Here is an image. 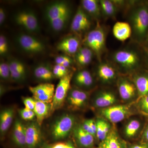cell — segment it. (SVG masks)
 <instances>
[{
  "mask_svg": "<svg viewBox=\"0 0 148 148\" xmlns=\"http://www.w3.org/2000/svg\"><path fill=\"white\" fill-rule=\"evenodd\" d=\"M130 8L127 18L132 29L131 36L135 41L143 43L148 31V2L135 4Z\"/></svg>",
  "mask_w": 148,
  "mask_h": 148,
  "instance_id": "6da1fadb",
  "label": "cell"
},
{
  "mask_svg": "<svg viewBox=\"0 0 148 148\" xmlns=\"http://www.w3.org/2000/svg\"><path fill=\"white\" fill-rule=\"evenodd\" d=\"M106 29L97 22L96 27L86 34L82 42L84 46L91 49L97 58L101 60L106 50Z\"/></svg>",
  "mask_w": 148,
  "mask_h": 148,
  "instance_id": "7a4b0ae2",
  "label": "cell"
},
{
  "mask_svg": "<svg viewBox=\"0 0 148 148\" xmlns=\"http://www.w3.org/2000/svg\"><path fill=\"white\" fill-rule=\"evenodd\" d=\"M112 58L115 64L126 71H134L141 65L140 55L132 49L117 50L113 54Z\"/></svg>",
  "mask_w": 148,
  "mask_h": 148,
  "instance_id": "3957f363",
  "label": "cell"
},
{
  "mask_svg": "<svg viewBox=\"0 0 148 148\" xmlns=\"http://www.w3.org/2000/svg\"><path fill=\"white\" fill-rule=\"evenodd\" d=\"M75 117L66 114L59 117L52 124L51 135L54 140H63L73 131L75 126Z\"/></svg>",
  "mask_w": 148,
  "mask_h": 148,
  "instance_id": "277c9868",
  "label": "cell"
},
{
  "mask_svg": "<svg viewBox=\"0 0 148 148\" xmlns=\"http://www.w3.org/2000/svg\"><path fill=\"white\" fill-rule=\"evenodd\" d=\"M73 73H71L60 79L55 89L53 101L51 105V112L61 109L64 106L71 89V82Z\"/></svg>",
  "mask_w": 148,
  "mask_h": 148,
  "instance_id": "5b68a950",
  "label": "cell"
},
{
  "mask_svg": "<svg viewBox=\"0 0 148 148\" xmlns=\"http://www.w3.org/2000/svg\"><path fill=\"white\" fill-rule=\"evenodd\" d=\"M16 41L19 47L27 53L37 54L45 49V45L42 41L31 35L19 34L16 37Z\"/></svg>",
  "mask_w": 148,
  "mask_h": 148,
  "instance_id": "8992f818",
  "label": "cell"
},
{
  "mask_svg": "<svg viewBox=\"0 0 148 148\" xmlns=\"http://www.w3.org/2000/svg\"><path fill=\"white\" fill-rule=\"evenodd\" d=\"M14 21L17 25L32 33L39 32L40 25L36 14L33 11L25 10L15 14Z\"/></svg>",
  "mask_w": 148,
  "mask_h": 148,
  "instance_id": "52a82bcc",
  "label": "cell"
},
{
  "mask_svg": "<svg viewBox=\"0 0 148 148\" xmlns=\"http://www.w3.org/2000/svg\"><path fill=\"white\" fill-rule=\"evenodd\" d=\"M29 88L35 100L49 104L52 103L55 91L54 85L42 83L36 86H29Z\"/></svg>",
  "mask_w": 148,
  "mask_h": 148,
  "instance_id": "ba28073f",
  "label": "cell"
},
{
  "mask_svg": "<svg viewBox=\"0 0 148 148\" xmlns=\"http://www.w3.org/2000/svg\"><path fill=\"white\" fill-rule=\"evenodd\" d=\"M69 13H71V8L68 3L58 1L49 5L46 8L45 18L49 24Z\"/></svg>",
  "mask_w": 148,
  "mask_h": 148,
  "instance_id": "9c48e42d",
  "label": "cell"
},
{
  "mask_svg": "<svg viewBox=\"0 0 148 148\" xmlns=\"http://www.w3.org/2000/svg\"><path fill=\"white\" fill-rule=\"evenodd\" d=\"M90 16L81 6L79 7L71 24L72 32L79 34L89 30L91 26Z\"/></svg>",
  "mask_w": 148,
  "mask_h": 148,
  "instance_id": "30bf717a",
  "label": "cell"
},
{
  "mask_svg": "<svg viewBox=\"0 0 148 148\" xmlns=\"http://www.w3.org/2000/svg\"><path fill=\"white\" fill-rule=\"evenodd\" d=\"M40 127L37 122H32L25 125L26 148H37L42 141Z\"/></svg>",
  "mask_w": 148,
  "mask_h": 148,
  "instance_id": "8fae6325",
  "label": "cell"
},
{
  "mask_svg": "<svg viewBox=\"0 0 148 148\" xmlns=\"http://www.w3.org/2000/svg\"><path fill=\"white\" fill-rule=\"evenodd\" d=\"M89 95V92L79 88L70 89L66 99L69 108L73 110L81 108L86 104Z\"/></svg>",
  "mask_w": 148,
  "mask_h": 148,
  "instance_id": "7c38bea8",
  "label": "cell"
},
{
  "mask_svg": "<svg viewBox=\"0 0 148 148\" xmlns=\"http://www.w3.org/2000/svg\"><path fill=\"white\" fill-rule=\"evenodd\" d=\"M101 114L109 121L113 123L121 121L129 114L128 107L125 106H110L103 109Z\"/></svg>",
  "mask_w": 148,
  "mask_h": 148,
  "instance_id": "4fadbf2b",
  "label": "cell"
},
{
  "mask_svg": "<svg viewBox=\"0 0 148 148\" xmlns=\"http://www.w3.org/2000/svg\"><path fill=\"white\" fill-rule=\"evenodd\" d=\"M81 41L76 36L65 37L56 46L57 50L69 56L75 55L80 47Z\"/></svg>",
  "mask_w": 148,
  "mask_h": 148,
  "instance_id": "5bb4252c",
  "label": "cell"
},
{
  "mask_svg": "<svg viewBox=\"0 0 148 148\" xmlns=\"http://www.w3.org/2000/svg\"><path fill=\"white\" fill-rule=\"evenodd\" d=\"M74 139L79 148H94L95 137L83 129L82 125L74 127L73 130Z\"/></svg>",
  "mask_w": 148,
  "mask_h": 148,
  "instance_id": "9a60e30c",
  "label": "cell"
},
{
  "mask_svg": "<svg viewBox=\"0 0 148 148\" xmlns=\"http://www.w3.org/2000/svg\"><path fill=\"white\" fill-rule=\"evenodd\" d=\"M9 65L11 79L17 82H21L26 79L27 69L22 61L14 58H10L7 61Z\"/></svg>",
  "mask_w": 148,
  "mask_h": 148,
  "instance_id": "2e32d148",
  "label": "cell"
},
{
  "mask_svg": "<svg viewBox=\"0 0 148 148\" xmlns=\"http://www.w3.org/2000/svg\"><path fill=\"white\" fill-rule=\"evenodd\" d=\"M12 138L18 147L26 148L25 125L19 119H16L14 124Z\"/></svg>",
  "mask_w": 148,
  "mask_h": 148,
  "instance_id": "e0dca14e",
  "label": "cell"
},
{
  "mask_svg": "<svg viewBox=\"0 0 148 148\" xmlns=\"http://www.w3.org/2000/svg\"><path fill=\"white\" fill-rule=\"evenodd\" d=\"M34 74L36 79L44 83H49L55 78L53 69L48 63H42L36 66L34 69Z\"/></svg>",
  "mask_w": 148,
  "mask_h": 148,
  "instance_id": "ac0fdd59",
  "label": "cell"
},
{
  "mask_svg": "<svg viewBox=\"0 0 148 148\" xmlns=\"http://www.w3.org/2000/svg\"><path fill=\"white\" fill-rule=\"evenodd\" d=\"M119 95L123 100L128 101L133 98L137 92L135 84L126 79L122 78L118 83Z\"/></svg>",
  "mask_w": 148,
  "mask_h": 148,
  "instance_id": "d6986e66",
  "label": "cell"
},
{
  "mask_svg": "<svg viewBox=\"0 0 148 148\" xmlns=\"http://www.w3.org/2000/svg\"><path fill=\"white\" fill-rule=\"evenodd\" d=\"M97 75L99 78L104 82L112 81L116 77V71L109 63L101 62L98 66Z\"/></svg>",
  "mask_w": 148,
  "mask_h": 148,
  "instance_id": "ffe728a7",
  "label": "cell"
},
{
  "mask_svg": "<svg viewBox=\"0 0 148 148\" xmlns=\"http://www.w3.org/2000/svg\"><path fill=\"white\" fill-rule=\"evenodd\" d=\"M113 34L117 39L124 41L132 36V29L128 22L118 21L114 25Z\"/></svg>",
  "mask_w": 148,
  "mask_h": 148,
  "instance_id": "44dd1931",
  "label": "cell"
},
{
  "mask_svg": "<svg viewBox=\"0 0 148 148\" xmlns=\"http://www.w3.org/2000/svg\"><path fill=\"white\" fill-rule=\"evenodd\" d=\"M82 8L89 15L98 21L102 16L100 1L83 0L81 1Z\"/></svg>",
  "mask_w": 148,
  "mask_h": 148,
  "instance_id": "7402d4cb",
  "label": "cell"
},
{
  "mask_svg": "<svg viewBox=\"0 0 148 148\" xmlns=\"http://www.w3.org/2000/svg\"><path fill=\"white\" fill-rule=\"evenodd\" d=\"M96 148H127V145L121 140L116 132L112 130Z\"/></svg>",
  "mask_w": 148,
  "mask_h": 148,
  "instance_id": "603a6c76",
  "label": "cell"
},
{
  "mask_svg": "<svg viewBox=\"0 0 148 148\" xmlns=\"http://www.w3.org/2000/svg\"><path fill=\"white\" fill-rule=\"evenodd\" d=\"M116 101V98L112 92L103 91L95 97L93 104L97 108L104 109L110 107Z\"/></svg>",
  "mask_w": 148,
  "mask_h": 148,
  "instance_id": "cb8c5ba5",
  "label": "cell"
},
{
  "mask_svg": "<svg viewBox=\"0 0 148 148\" xmlns=\"http://www.w3.org/2000/svg\"><path fill=\"white\" fill-rule=\"evenodd\" d=\"M14 110L12 108L4 109L0 114V132L3 136L7 132L13 121Z\"/></svg>",
  "mask_w": 148,
  "mask_h": 148,
  "instance_id": "d4e9b609",
  "label": "cell"
},
{
  "mask_svg": "<svg viewBox=\"0 0 148 148\" xmlns=\"http://www.w3.org/2000/svg\"><path fill=\"white\" fill-rule=\"evenodd\" d=\"M36 101L34 112L36 114L37 123L41 126L44 120L51 113V105L42 101Z\"/></svg>",
  "mask_w": 148,
  "mask_h": 148,
  "instance_id": "484cf974",
  "label": "cell"
},
{
  "mask_svg": "<svg viewBox=\"0 0 148 148\" xmlns=\"http://www.w3.org/2000/svg\"><path fill=\"white\" fill-rule=\"evenodd\" d=\"M74 81L77 86L82 87H90L94 82L90 72L85 70L77 72L74 77Z\"/></svg>",
  "mask_w": 148,
  "mask_h": 148,
  "instance_id": "4316f807",
  "label": "cell"
},
{
  "mask_svg": "<svg viewBox=\"0 0 148 148\" xmlns=\"http://www.w3.org/2000/svg\"><path fill=\"white\" fill-rule=\"evenodd\" d=\"M134 84L140 98L148 95V73L138 74L135 77Z\"/></svg>",
  "mask_w": 148,
  "mask_h": 148,
  "instance_id": "83f0119b",
  "label": "cell"
},
{
  "mask_svg": "<svg viewBox=\"0 0 148 148\" xmlns=\"http://www.w3.org/2000/svg\"><path fill=\"white\" fill-rule=\"evenodd\" d=\"M102 16L106 18H114L117 13L118 6L114 1H100Z\"/></svg>",
  "mask_w": 148,
  "mask_h": 148,
  "instance_id": "f1b7e54d",
  "label": "cell"
},
{
  "mask_svg": "<svg viewBox=\"0 0 148 148\" xmlns=\"http://www.w3.org/2000/svg\"><path fill=\"white\" fill-rule=\"evenodd\" d=\"M142 126L140 121L132 119L128 122L125 125L124 133L125 137L128 139H132L136 137Z\"/></svg>",
  "mask_w": 148,
  "mask_h": 148,
  "instance_id": "f546056e",
  "label": "cell"
},
{
  "mask_svg": "<svg viewBox=\"0 0 148 148\" xmlns=\"http://www.w3.org/2000/svg\"><path fill=\"white\" fill-rule=\"evenodd\" d=\"M96 137L100 142L105 140L110 132V124L104 120L98 119L96 121Z\"/></svg>",
  "mask_w": 148,
  "mask_h": 148,
  "instance_id": "4dcf8cb0",
  "label": "cell"
},
{
  "mask_svg": "<svg viewBox=\"0 0 148 148\" xmlns=\"http://www.w3.org/2000/svg\"><path fill=\"white\" fill-rule=\"evenodd\" d=\"M0 77L4 81H8L11 78L10 69L8 62L2 61L0 63Z\"/></svg>",
  "mask_w": 148,
  "mask_h": 148,
  "instance_id": "1f68e13d",
  "label": "cell"
},
{
  "mask_svg": "<svg viewBox=\"0 0 148 148\" xmlns=\"http://www.w3.org/2000/svg\"><path fill=\"white\" fill-rule=\"evenodd\" d=\"M56 64L62 65L69 68L73 64V61L69 56L67 55H60L56 56L55 58Z\"/></svg>",
  "mask_w": 148,
  "mask_h": 148,
  "instance_id": "d6a6232c",
  "label": "cell"
},
{
  "mask_svg": "<svg viewBox=\"0 0 148 148\" xmlns=\"http://www.w3.org/2000/svg\"><path fill=\"white\" fill-rule=\"evenodd\" d=\"M19 115L21 118L25 121H32L36 117L34 112L32 110L24 108L19 111Z\"/></svg>",
  "mask_w": 148,
  "mask_h": 148,
  "instance_id": "836d02e7",
  "label": "cell"
},
{
  "mask_svg": "<svg viewBox=\"0 0 148 148\" xmlns=\"http://www.w3.org/2000/svg\"><path fill=\"white\" fill-rule=\"evenodd\" d=\"M9 51V45L5 36L2 34L0 36V55L3 56L7 54Z\"/></svg>",
  "mask_w": 148,
  "mask_h": 148,
  "instance_id": "e575fe53",
  "label": "cell"
},
{
  "mask_svg": "<svg viewBox=\"0 0 148 148\" xmlns=\"http://www.w3.org/2000/svg\"><path fill=\"white\" fill-rule=\"evenodd\" d=\"M94 53L90 48L84 46L81 47L79 48L76 54L75 55V57L78 56H93Z\"/></svg>",
  "mask_w": 148,
  "mask_h": 148,
  "instance_id": "d590c367",
  "label": "cell"
},
{
  "mask_svg": "<svg viewBox=\"0 0 148 148\" xmlns=\"http://www.w3.org/2000/svg\"><path fill=\"white\" fill-rule=\"evenodd\" d=\"M22 100L25 108L34 111V110L36 102L34 98L30 97H22Z\"/></svg>",
  "mask_w": 148,
  "mask_h": 148,
  "instance_id": "8d00e7d4",
  "label": "cell"
},
{
  "mask_svg": "<svg viewBox=\"0 0 148 148\" xmlns=\"http://www.w3.org/2000/svg\"><path fill=\"white\" fill-rule=\"evenodd\" d=\"M49 148H73L75 147L71 142H58L48 145Z\"/></svg>",
  "mask_w": 148,
  "mask_h": 148,
  "instance_id": "74e56055",
  "label": "cell"
},
{
  "mask_svg": "<svg viewBox=\"0 0 148 148\" xmlns=\"http://www.w3.org/2000/svg\"><path fill=\"white\" fill-rule=\"evenodd\" d=\"M93 56H78L75 57L77 64L80 66H87L92 61Z\"/></svg>",
  "mask_w": 148,
  "mask_h": 148,
  "instance_id": "f35d334b",
  "label": "cell"
},
{
  "mask_svg": "<svg viewBox=\"0 0 148 148\" xmlns=\"http://www.w3.org/2000/svg\"><path fill=\"white\" fill-rule=\"evenodd\" d=\"M139 106L141 111L144 113L148 114V95L141 98Z\"/></svg>",
  "mask_w": 148,
  "mask_h": 148,
  "instance_id": "ab89813d",
  "label": "cell"
},
{
  "mask_svg": "<svg viewBox=\"0 0 148 148\" xmlns=\"http://www.w3.org/2000/svg\"><path fill=\"white\" fill-rule=\"evenodd\" d=\"M53 73L55 78H58L60 79H61V78L66 76V75H68V74L65 73L64 72L62 71L61 70L58 69L56 65L53 67Z\"/></svg>",
  "mask_w": 148,
  "mask_h": 148,
  "instance_id": "60d3db41",
  "label": "cell"
},
{
  "mask_svg": "<svg viewBox=\"0 0 148 148\" xmlns=\"http://www.w3.org/2000/svg\"><path fill=\"white\" fill-rule=\"evenodd\" d=\"M81 125L83 129L85 131H86L88 133L93 135L95 138L96 137L95 134L93 133L92 129L90 127V125H89V123H88V120L85 121L82 125Z\"/></svg>",
  "mask_w": 148,
  "mask_h": 148,
  "instance_id": "b9f144b4",
  "label": "cell"
},
{
  "mask_svg": "<svg viewBox=\"0 0 148 148\" xmlns=\"http://www.w3.org/2000/svg\"><path fill=\"white\" fill-rule=\"evenodd\" d=\"M127 148H148V145L143 142L127 146Z\"/></svg>",
  "mask_w": 148,
  "mask_h": 148,
  "instance_id": "7bdbcfd3",
  "label": "cell"
},
{
  "mask_svg": "<svg viewBox=\"0 0 148 148\" xmlns=\"http://www.w3.org/2000/svg\"><path fill=\"white\" fill-rule=\"evenodd\" d=\"M5 18V11L3 8H0V25L1 26L3 24Z\"/></svg>",
  "mask_w": 148,
  "mask_h": 148,
  "instance_id": "ee69618b",
  "label": "cell"
},
{
  "mask_svg": "<svg viewBox=\"0 0 148 148\" xmlns=\"http://www.w3.org/2000/svg\"><path fill=\"white\" fill-rule=\"evenodd\" d=\"M88 123H89V125H90V127L92 129L93 133L95 134V136L96 135V121L93 120L92 119H88Z\"/></svg>",
  "mask_w": 148,
  "mask_h": 148,
  "instance_id": "f6af8a7d",
  "label": "cell"
},
{
  "mask_svg": "<svg viewBox=\"0 0 148 148\" xmlns=\"http://www.w3.org/2000/svg\"><path fill=\"white\" fill-rule=\"evenodd\" d=\"M142 142L147 143L148 145V125L144 130L143 135Z\"/></svg>",
  "mask_w": 148,
  "mask_h": 148,
  "instance_id": "bcb514c9",
  "label": "cell"
},
{
  "mask_svg": "<svg viewBox=\"0 0 148 148\" xmlns=\"http://www.w3.org/2000/svg\"><path fill=\"white\" fill-rule=\"evenodd\" d=\"M145 44L147 46H148V31L147 32V36H146L145 40Z\"/></svg>",
  "mask_w": 148,
  "mask_h": 148,
  "instance_id": "7dc6e473",
  "label": "cell"
},
{
  "mask_svg": "<svg viewBox=\"0 0 148 148\" xmlns=\"http://www.w3.org/2000/svg\"><path fill=\"white\" fill-rule=\"evenodd\" d=\"M48 148V146H46V147H44V148Z\"/></svg>",
  "mask_w": 148,
  "mask_h": 148,
  "instance_id": "c3c4849f",
  "label": "cell"
},
{
  "mask_svg": "<svg viewBox=\"0 0 148 148\" xmlns=\"http://www.w3.org/2000/svg\"></svg>",
  "mask_w": 148,
  "mask_h": 148,
  "instance_id": "681fc988",
  "label": "cell"
}]
</instances>
